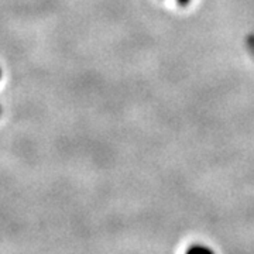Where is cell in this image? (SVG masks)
<instances>
[{
	"label": "cell",
	"mask_w": 254,
	"mask_h": 254,
	"mask_svg": "<svg viewBox=\"0 0 254 254\" xmlns=\"http://www.w3.org/2000/svg\"><path fill=\"white\" fill-rule=\"evenodd\" d=\"M0 113H1V109H0Z\"/></svg>",
	"instance_id": "cell-4"
},
{
	"label": "cell",
	"mask_w": 254,
	"mask_h": 254,
	"mask_svg": "<svg viewBox=\"0 0 254 254\" xmlns=\"http://www.w3.org/2000/svg\"><path fill=\"white\" fill-rule=\"evenodd\" d=\"M178 1V4H181V6H187V4H190V0H177Z\"/></svg>",
	"instance_id": "cell-2"
},
{
	"label": "cell",
	"mask_w": 254,
	"mask_h": 254,
	"mask_svg": "<svg viewBox=\"0 0 254 254\" xmlns=\"http://www.w3.org/2000/svg\"><path fill=\"white\" fill-rule=\"evenodd\" d=\"M0 79H1V68H0Z\"/></svg>",
	"instance_id": "cell-3"
},
{
	"label": "cell",
	"mask_w": 254,
	"mask_h": 254,
	"mask_svg": "<svg viewBox=\"0 0 254 254\" xmlns=\"http://www.w3.org/2000/svg\"><path fill=\"white\" fill-rule=\"evenodd\" d=\"M196 252H203V253H210V249L205 246H192L188 249V253H196Z\"/></svg>",
	"instance_id": "cell-1"
}]
</instances>
